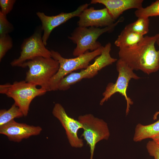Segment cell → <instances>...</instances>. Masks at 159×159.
I'll use <instances>...</instances> for the list:
<instances>
[{"label": "cell", "instance_id": "6da1fadb", "mask_svg": "<svg viewBox=\"0 0 159 159\" xmlns=\"http://www.w3.org/2000/svg\"><path fill=\"white\" fill-rule=\"evenodd\" d=\"M159 34L144 37L138 43L131 47L119 49L120 59L133 70H140L148 74L159 69V50L155 44Z\"/></svg>", "mask_w": 159, "mask_h": 159}, {"label": "cell", "instance_id": "7a4b0ae2", "mask_svg": "<svg viewBox=\"0 0 159 159\" xmlns=\"http://www.w3.org/2000/svg\"><path fill=\"white\" fill-rule=\"evenodd\" d=\"M124 20L120 17L112 25L103 27H88L78 26L76 27L68 38L76 45L73 52L74 56L77 57L82 55L89 50L94 51L102 46L97 40L104 33L113 31L115 27Z\"/></svg>", "mask_w": 159, "mask_h": 159}, {"label": "cell", "instance_id": "3957f363", "mask_svg": "<svg viewBox=\"0 0 159 159\" xmlns=\"http://www.w3.org/2000/svg\"><path fill=\"white\" fill-rule=\"evenodd\" d=\"M103 48L102 46L94 51H88L75 58L69 59L63 57L57 51L51 50V57L58 62L59 66L58 71L50 81L49 91L58 90L60 81L73 71L86 68L91 61L101 54Z\"/></svg>", "mask_w": 159, "mask_h": 159}, {"label": "cell", "instance_id": "277c9868", "mask_svg": "<svg viewBox=\"0 0 159 159\" xmlns=\"http://www.w3.org/2000/svg\"><path fill=\"white\" fill-rule=\"evenodd\" d=\"M58 62L52 57H38L26 61L21 66L28 67L25 81L49 91L51 79L58 71Z\"/></svg>", "mask_w": 159, "mask_h": 159}, {"label": "cell", "instance_id": "5b68a950", "mask_svg": "<svg viewBox=\"0 0 159 159\" xmlns=\"http://www.w3.org/2000/svg\"><path fill=\"white\" fill-rule=\"evenodd\" d=\"M25 80L15 81L0 85V93L13 99L14 103L22 111L24 116L27 115L30 104L36 97L42 95L47 91Z\"/></svg>", "mask_w": 159, "mask_h": 159}, {"label": "cell", "instance_id": "8992f818", "mask_svg": "<svg viewBox=\"0 0 159 159\" xmlns=\"http://www.w3.org/2000/svg\"><path fill=\"white\" fill-rule=\"evenodd\" d=\"M111 44L109 42L104 47L101 54L96 57L92 64L90 65L86 68L82 69L80 72L71 73L62 78L59 83L58 90H67L72 85L83 79L92 78L102 68L117 61V59L111 56Z\"/></svg>", "mask_w": 159, "mask_h": 159}, {"label": "cell", "instance_id": "52a82bcc", "mask_svg": "<svg viewBox=\"0 0 159 159\" xmlns=\"http://www.w3.org/2000/svg\"><path fill=\"white\" fill-rule=\"evenodd\" d=\"M78 120L82 126L83 137L90 148V159H93L97 144L102 140H107L110 133L107 123L103 120L96 117L91 114L79 116Z\"/></svg>", "mask_w": 159, "mask_h": 159}, {"label": "cell", "instance_id": "ba28073f", "mask_svg": "<svg viewBox=\"0 0 159 159\" xmlns=\"http://www.w3.org/2000/svg\"><path fill=\"white\" fill-rule=\"evenodd\" d=\"M117 70L118 72L117 79L115 83H110L103 93V97L100 102V105L108 100L114 94L118 92L124 96L127 102L126 115L130 111V105L133 102L127 94V90L129 81L132 79L138 80L140 78L133 72V70L120 59L117 61Z\"/></svg>", "mask_w": 159, "mask_h": 159}, {"label": "cell", "instance_id": "9c48e42d", "mask_svg": "<svg viewBox=\"0 0 159 159\" xmlns=\"http://www.w3.org/2000/svg\"><path fill=\"white\" fill-rule=\"evenodd\" d=\"M42 31L41 26L39 27L32 35L24 40L20 55L11 62V66L21 67L26 61L38 57H51V50L46 48L43 42Z\"/></svg>", "mask_w": 159, "mask_h": 159}, {"label": "cell", "instance_id": "30bf717a", "mask_svg": "<svg viewBox=\"0 0 159 159\" xmlns=\"http://www.w3.org/2000/svg\"><path fill=\"white\" fill-rule=\"evenodd\" d=\"M53 116L60 122L64 128L71 146L76 148H81L84 145L83 140L78 136V130L82 129L81 123L69 116L63 107L60 103H56L53 108Z\"/></svg>", "mask_w": 159, "mask_h": 159}, {"label": "cell", "instance_id": "8fae6325", "mask_svg": "<svg viewBox=\"0 0 159 159\" xmlns=\"http://www.w3.org/2000/svg\"><path fill=\"white\" fill-rule=\"evenodd\" d=\"M89 5L87 3L83 4L72 12H62L55 16H48L43 12H37V15L41 22V28L43 32L42 39L45 45H47V41L54 28L73 17H79L82 12L87 8Z\"/></svg>", "mask_w": 159, "mask_h": 159}, {"label": "cell", "instance_id": "7c38bea8", "mask_svg": "<svg viewBox=\"0 0 159 159\" xmlns=\"http://www.w3.org/2000/svg\"><path fill=\"white\" fill-rule=\"evenodd\" d=\"M42 130L40 126L19 123L14 120L0 126V133L6 135L10 141L19 143L32 136L39 135Z\"/></svg>", "mask_w": 159, "mask_h": 159}, {"label": "cell", "instance_id": "4fadbf2b", "mask_svg": "<svg viewBox=\"0 0 159 159\" xmlns=\"http://www.w3.org/2000/svg\"><path fill=\"white\" fill-rule=\"evenodd\" d=\"M78 26L88 27H105L113 24L115 22L106 8L95 9L93 7L85 9L79 17Z\"/></svg>", "mask_w": 159, "mask_h": 159}, {"label": "cell", "instance_id": "5bb4252c", "mask_svg": "<svg viewBox=\"0 0 159 159\" xmlns=\"http://www.w3.org/2000/svg\"><path fill=\"white\" fill-rule=\"evenodd\" d=\"M143 0H92L91 3L104 5L112 18L115 20L127 10L138 9L143 7Z\"/></svg>", "mask_w": 159, "mask_h": 159}, {"label": "cell", "instance_id": "9a60e30c", "mask_svg": "<svg viewBox=\"0 0 159 159\" xmlns=\"http://www.w3.org/2000/svg\"><path fill=\"white\" fill-rule=\"evenodd\" d=\"M159 135V120L148 125H144L140 123L136 126L133 140L138 142L148 138H152Z\"/></svg>", "mask_w": 159, "mask_h": 159}, {"label": "cell", "instance_id": "2e32d148", "mask_svg": "<svg viewBox=\"0 0 159 159\" xmlns=\"http://www.w3.org/2000/svg\"><path fill=\"white\" fill-rule=\"evenodd\" d=\"M144 37L143 35L124 28L114 44L119 49L129 48L138 43Z\"/></svg>", "mask_w": 159, "mask_h": 159}, {"label": "cell", "instance_id": "e0dca14e", "mask_svg": "<svg viewBox=\"0 0 159 159\" xmlns=\"http://www.w3.org/2000/svg\"><path fill=\"white\" fill-rule=\"evenodd\" d=\"M24 116L20 108L14 103L8 110H0V126L8 123L14 118H19Z\"/></svg>", "mask_w": 159, "mask_h": 159}, {"label": "cell", "instance_id": "ac0fdd59", "mask_svg": "<svg viewBox=\"0 0 159 159\" xmlns=\"http://www.w3.org/2000/svg\"><path fill=\"white\" fill-rule=\"evenodd\" d=\"M149 18L140 17L135 21L127 25L124 28L143 36L149 30Z\"/></svg>", "mask_w": 159, "mask_h": 159}, {"label": "cell", "instance_id": "d6986e66", "mask_svg": "<svg viewBox=\"0 0 159 159\" xmlns=\"http://www.w3.org/2000/svg\"><path fill=\"white\" fill-rule=\"evenodd\" d=\"M135 16L138 18L159 16V0L153 2L150 5L136 9L135 12Z\"/></svg>", "mask_w": 159, "mask_h": 159}, {"label": "cell", "instance_id": "ffe728a7", "mask_svg": "<svg viewBox=\"0 0 159 159\" xmlns=\"http://www.w3.org/2000/svg\"><path fill=\"white\" fill-rule=\"evenodd\" d=\"M13 46L12 39L9 34L0 37V61Z\"/></svg>", "mask_w": 159, "mask_h": 159}, {"label": "cell", "instance_id": "44dd1931", "mask_svg": "<svg viewBox=\"0 0 159 159\" xmlns=\"http://www.w3.org/2000/svg\"><path fill=\"white\" fill-rule=\"evenodd\" d=\"M14 30V26L7 20L6 15L0 12V37L9 34Z\"/></svg>", "mask_w": 159, "mask_h": 159}, {"label": "cell", "instance_id": "7402d4cb", "mask_svg": "<svg viewBox=\"0 0 159 159\" xmlns=\"http://www.w3.org/2000/svg\"><path fill=\"white\" fill-rule=\"evenodd\" d=\"M16 1L15 0H0V6L1 10L0 12L6 15L13 9Z\"/></svg>", "mask_w": 159, "mask_h": 159}, {"label": "cell", "instance_id": "603a6c76", "mask_svg": "<svg viewBox=\"0 0 159 159\" xmlns=\"http://www.w3.org/2000/svg\"><path fill=\"white\" fill-rule=\"evenodd\" d=\"M147 151L150 155L154 159H159V146L153 140L149 141L146 146Z\"/></svg>", "mask_w": 159, "mask_h": 159}, {"label": "cell", "instance_id": "cb8c5ba5", "mask_svg": "<svg viewBox=\"0 0 159 159\" xmlns=\"http://www.w3.org/2000/svg\"><path fill=\"white\" fill-rule=\"evenodd\" d=\"M153 140L159 146V135L152 138Z\"/></svg>", "mask_w": 159, "mask_h": 159}, {"label": "cell", "instance_id": "d4e9b609", "mask_svg": "<svg viewBox=\"0 0 159 159\" xmlns=\"http://www.w3.org/2000/svg\"><path fill=\"white\" fill-rule=\"evenodd\" d=\"M159 114V111L155 113L153 117V119L154 120L157 119V116Z\"/></svg>", "mask_w": 159, "mask_h": 159}, {"label": "cell", "instance_id": "484cf974", "mask_svg": "<svg viewBox=\"0 0 159 159\" xmlns=\"http://www.w3.org/2000/svg\"><path fill=\"white\" fill-rule=\"evenodd\" d=\"M159 34V36L157 40L156 41V43L158 45V46L159 47V34Z\"/></svg>", "mask_w": 159, "mask_h": 159}]
</instances>
